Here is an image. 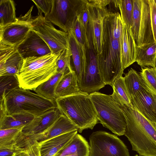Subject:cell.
<instances>
[{
	"label": "cell",
	"instance_id": "836d02e7",
	"mask_svg": "<svg viewBox=\"0 0 156 156\" xmlns=\"http://www.w3.org/2000/svg\"><path fill=\"white\" fill-rule=\"evenodd\" d=\"M0 98H1L11 90L20 87L17 76H0Z\"/></svg>",
	"mask_w": 156,
	"mask_h": 156
},
{
	"label": "cell",
	"instance_id": "83f0119b",
	"mask_svg": "<svg viewBox=\"0 0 156 156\" xmlns=\"http://www.w3.org/2000/svg\"><path fill=\"white\" fill-rule=\"evenodd\" d=\"M136 62L142 67H156V41L145 49L138 48Z\"/></svg>",
	"mask_w": 156,
	"mask_h": 156
},
{
	"label": "cell",
	"instance_id": "cb8c5ba5",
	"mask_svg": "<svg viewBox=\"0 0 156 156\" xmlns=\"http://www.w3.org/2000/svg\"><path fill=\"white\" fill-rule=\"evenodd\" d=\"M23 61V58L16 49L6 59L0 62V76H17Z\"/></svg>",
	"mask_w": 156,
	"mask_h": 156
},
{
	"label": "cell",
	"instance_id": "5b68a950",
	"mask_svg": "<svg viewBox=\"0 0 156 156\" xmlns=\"http://www.w3.org/2000/svg\"><path fill=\"white\" fill-rule=\"evenodd\" d=\"M131 32L137 46L145 49L156 41V4L154 0H133Z\"/></svg>",
	"mask_w": 156,
	"mask_h": 156
},
{
	"label": "cell",
	"instance_id": "3957f363",
	"mask_svg": "<svg viewBox=\"0 0 156 156\" xmlns=\"http://www.w3.org/2000/svg\"><path fill=\"white\" fill-rule=\"evenodd\" d=\"M108 12L104 22L101 52L97 55L100 73L106 85L112 86L115 79L122 75L124 69L121 58L122 40L112 35Z\"/></svg>",
	"mask_w": 156,
	"mask_h": 156
},
{
	"label": "cell",
	"instance_id": "52a82bcc",
	"mask_svg": "<svg viewBox=\"0 0 156 156\" xmlns=\"http://www.w3.org/2000/svg\"><path fill=\"white\" fill-rule=\"evenodd\" d=\"M89 96L99 122L117 135H124L126 123L122 106L111 95L97 91Z\"/></svg>",
	"mask_w": 156,
	"mask_h": 156
},
{
	"label": "cell",
	"instance_id": "1f68e13d",
	"mask_svg": "<svg viewBox=\"0 0 156 156\" xmlns=\"http://www.w3.org/2000/svg\"><path fill=\"white\" fill-rule=\"evenodd\" d=\"M72 29L80 46L83 54L86 56L87 48L88 46L86 30L77 17Z\"/></svg>",
	"mask_w": 156,
	"mask_h": 156
},
{
	"label": "cell",
	"instance_id": "5bb4252c",
	"mask_svg": "<svg viewBox=\"0 0 156 156\" xmlns=\"http://www.w3.org/2000/svg\"><path fill=\"white\" fill-rule=\"evenodd\" d=\"M16 49L23 59L31 57H39L52 53L47 43L32 29Z\"/></svg>",
	"mask_w": 156,
	"mask_h": 156
},
{
	"label": "cell",
	"instance_id": "f6af8a7d",
	"mask_svg": "<svg viewBox=\"0 0 156 156\" xmlns=\"http://www.w3.org/2000/svg\"><path fill=\"white\" fill-rule=\"evenodd\" d=\"M134 156H140L139 155L136 154Z\"/></svg>",
	"mask_w": 156,
	"mask_h": 156
},
{
	"label": "cell",
	"instance_id": "30bf717a",
	"mask_svg": "<svg viewBox=\"0 0 156 156\" xmlns=\"http://www.w3.org/2000/svg\"><path fill=\"white\" fill-rule=\"evenodd\" d=\"M87 7L89 18L86 28L87 48L92 49L97 55L101 52L104 20L109 12L105 7L96 6L88 1Z\"/></svg>",
	"mask_w": 156,
	"mask_h": 156
},
{
	"label": "cell",
	"instance_id": "e0dca14e",
	"mask_svg": "<svg viewBox=\"0 0 156 156\" xmlns=\"http://www.w3.org/2000/svg\"><path fill=\"white\" fill-rule=\"evenodd\" d=\"M78 129L65 115L61 114L54 122L43 132L27 138L40 142L53 137L67 133Z\"/></svg>",
	"mask_w": 156,
	"mask_h": 156
},
{
	"label": "cell",
	"instance_id": "ac0fdd59",
	"mask_svg": "<svg viewBox=\"0 0 156 156\" xmlns=\"http://www.w3.org/2000/svg\"><path fill=\"white\" fill-rule=\"evenodd\" d=\"M138 48L130 29L122 21L121 58L122 68L124 70L136 62Z\"/></svg>",
	"mask_w": 156,
	"mask_h": 156
},
{
	"label": "cell",
	"instance_id": "8d00e7d4",
	"mask_svg": "<svg viewBox=\"0 0 156 156\" xmlns=\"http://www.w3.org/2000/svg\"><path fill=\"white\" fill-rule=\"evenodd\" d=\"M110 26L113 37L117 39L122 40V20L120 14L109 12Z\"/></svg>",
	"mask_w": 156,
	"mask_h": 156
},
{
	"label": "cell",
	"instance_id": "8fae6325",
	"mask_svg": "<svg viewBox=\"0 0 156 156\" xmlns=\"http://www.w3.org/2000/svg\"><path fill=\"white\" fill-rule=\"evenodd\" d=\"M79 85L81 91L89 94L98 91L106 85L100 73L97 54L88 48H87L86 62Z\"/></svg>",
	"mask_w": 156,
	"mask_h": 156
},
{
	"label": "cell",
	"instance_id": "7bdbcfd3",
	"mask_svg": "<svg viewBox=\"0 0 156 156\" xmlns=\"http://www.w3.org/2000/svg\"><path fill=\"white\" fill-rule=\"evenodd\" d=\"M153 98L156 103V95L152 94Z\"/></svg>",
	"mask_w": 156,
	"mask_h": 156
},
{
	"label": "cell",
	"instance_id": "f35d334b",
	"mask_svg": "<svg viewBox=\"0 0 156 156\" xmlns=\"http://www.w3.org/2000/svg\"><path fill=\"white\" fill-rule=\"evenodd\" d=\"M38 10V15L44 14L46 17L51 11L52 6V0H32Z\"/></svg>",
	"mask_w": 156,
	"mask_h": 156
},
{
	"label": "cell",
	"instance_id": "d4e9b609",
	"mask_svg": "<svg viewBox=\"0 0 156 156\" xmlns=\"http://www.w3.org/2000/svg\"><path fill=\"white\" fill-rule=\"evenodd\" d=\"M112 86L113 92L111 96L114 100L121 106L126 105L133 108L125 84L124 77L122 75L117 77Z\"/></svg>",
	"mask_w": 156,
	"mask_h": 156
},
{
	"label": "cell",
	"instance_id": "d6986e66",
	"mask_svg": "<svg viewBox=\"0 0 156 156\" xmlns=\"http://www.w3.org/2000/svg\"><path fill=\"white\" fill-rule=\"evenodd\" d=\"M78 130L39 142L41 156H55L66 147L77 133Z\"/></svg>",
	"mask_w": 156,
	"mask_h": 156
},
{
	"label": "cell",
	"instance_id": "f546056e",
	"mask_svg": "<svg viewBox=\"0 0 156 156\" xmlns=\"http://www.w3.org/2000/svg\"><path fill=\"white\" fill-rule=\"evenodd\" d=\"M116 7H118L122 21L129 29L132 23L133 0H113Z\"/></svg>",
	"mask_w": 156,
	"mask_h": 156
},
{
	"label": "cell",
	"instance_id": "f1b7e54d",
	"mask_svg": "<svg viewBox=\"0 0 156 156\" xmlns=\"http://www.w3.org/2000/svg\"><path fill=\"white\" fill-rule=\"evenodd\" d=\"M15 2L11 0L0 1V28L16 22Z\"/></svg>",
	"mask_w": 156,
	"mask_h": 156
},
{
	"label": "cell",
	"instance_id": "9c48e42d",
	"mask_svg": "<svg viewBox=\"0 0 156 156\" xmlns=\"http://www.w3.org/2000/svg\"><path fill=\"white\" fill-rule=\"evenodd\" d=\"M32 29L47 43L52 54H59L70 48L68 32L56 29L42 15L32 17Z\"/></svg>",
	"mask_w": 156,
	"mask_h": 156
},
{
	"label": "cell",
	"instance_id": "4fadbf2b",
	"mask_svg": "<svg viewBox=\"0 0 156 156\" xmlns=\"http://www.w3.org/2000/svg\"><path fill=\"white\" fill-rule=\"evenodd\" d=\"M77 0H52L50 12L45 17L63 31L72 29L76 18Z\"/></svg>",
	"mask_w": 156,
	"mask_h": 156
},
{
	"label": "cell",
	"instance_id": "7c38bea8",
	"mask_svg": "<svg viewBox=\"0 0 156 156\" xmlns=\"http://www.w3.org/2000/svg\"><path fill=\"white\" fill-rule=\"evenodd\" d=\"M33 6L17 20L0 28V42L16 48L26 38L32 29L31 21Z\"/></svg>",
	"mask_w": 156,
	"mask_h": 156
},
{
	"label": "cell",
	"instance_id": "d590c367",
	"mask_svg": "<svg viewBox=\"0 0 156 156\" xmlns=\"http://www.w3.org/2000/svg\"><path fill=\"white\" fill-rule=\"evenodd\" d=\"M72 55L70 48L65 49L61 52L57 62V73L62 72L65 74L72 71L70 61Z\"/></svg>",
	"mask_w": 156,
	"mask_h": 156
},
{
	"label": "cell",
	"instance_id": "4316f807",
	"mask_svg": "<svg viewBox=\"0 0 156 156\" xmlns=\"http://www.w3.org/2000/svg\"><path fill=\"white\" fill-rule=\"evenodd\" d=\"M124 78L126 87L130 98L142 89H148L140 74L133 68H131L125 74Z\"/></svg>",
	"mask_w": 156,
	"mask_h": 156
},
{
	"label": "cell",
	"instance_id": "8992f818",
	"mask_svg": "<svg viewBox=\"0 0 156 156\" xmlns=\"http://www.w3.org/2000/svg\"><path fill=\"white\" fill-rule=\"evenodd\" d=\"M60 54L51 53L39 57L23 58L21 68L17 75L20 87L34 91L38 86L57 73V62Z\"/></svg>",
	"mask_w": 156,
	"mask_h": 156
},
{
	"label": "cell",
	"instance_id": "6da1fadb",
	"mask_svg": "<svg viewBox=\"0 0 156 156\" xmlns=\"http://www.w3.org/2000/svg\"><path fill=\"white\" fill-rule=\"evenodd\" d=\"M126 126L124 135L141 156H156V123L134 108L122 106Z\"/></svg>",
	"mask_w": 156,
	"mask_h": 156
},
{
	"label": "cell",
	"instance_id": "9a60e30c",
	"mask_svg": "<svg viewBox=\"0 0 156 156\" xmlns=\"http://www.w3.org/2000/svg\"><path fill=\"white\" fill-rule=\"evenodd\" d=\"M62 114L57 108L34 117L33 120L24 126L20 138L28 137L40 133L49 127Z\"/></svg>",
	"mask_w": 156,
	"mask_h": 156
},
{
	"label": "cell",
	"instance_id": "ba28073f",
	"mask_svg": "<svg viewBox=\"0 0 156 156\" xmlns=\"http://www.w3.org/2000/svg\"><path fill=\"white\" fill-rule=\"evenodd\" d=\"M89 156H130L129 150L116 136L105 131L93 132L89 137Z\"/></svg>",
	"mask_w": 156,
	"mask_h": 156
},
{
	"label": "cell",
	"instance_id": "d6a6232c",
	"mask_svg": "<svg viewBox=\"0 0 156 156\" xmlns=\"http://www.w3.org/2000/svg\"><path fill=\"white\" fill-rule=\"evenodd\" d=\"M140 75L148 89L156 95V67L142 68Z\"/></svg>",
	"mask_w": 156,
	"mask_h": 156
},
{
	"label": "cell",
	"instance_id": "7402d4cb",
	"mask_svg": "<svg viewBox=\"0 0 156 156\" xmlns=\"http://www.w3.org/2000/svg\"><path fill=\"white\" fill-rule=\"evenodd\" d=\"M90 146L88 142L81 135L76 134L70 143L55 156L74 155L89 156Z\"/></svg>",
	"mask_w": 156,
	"mask_h": 156
},
{
	"label": "cell",
	"instance_id": "74e56055",
	"mask_svg": "<svg viewBox=\"0 0 156 156\" xmlns=\"http://www.w3.org/2000/svg\"><path fill=\"white\" fill-rule=\"evenodd\" d=\"M76 13V17L86 30L89 18L87 0H77Z\"/></svg>",
	"mask_w": 156,
	"mask_h": 156
},
{
	"label": "cell",
	"instance_id": "4dcf8cb0",
	"mask_svg": "<svg viewBox=\"0 0 156 156\" xmlns=\"http://www.w3.org/2000/svg\"><path fill=\"white\" fill-rule=\"evenodd\" d=\"M23 127L0 129V147L17 144Z\"/></svg>",
	"mask_w": 156,
	"mask_h": 156
},
{
	"label": "cell",
	"instance_id": "44dd1931",
	"mask_svg": "<svg viewBox=\"0 0 156 156\" xmlns=\"http://www.w3.org/2000/svg\"><path fill=\"white\" fill-rule=\"evenodd\" d=\"M83 92L79 88L75 73L72 71L63 75L58 84L55 93L57 98Z\"/></svg>",
	"mask_w": 156,
	"mask_h": 156
},
{
	"label": "cell",
	"instance_id": "ab89813d",
	"mask_svg": "<svg viewBox=\"0 0 156 156\" xmlns=\"http://www.w3.org/2000/svg\"><path fill=\"white\" fill-rule=\"evenodd\" d=\"M23 149L17 144L0 147V156H13L15 153Z\"/></svg>",
	"mask_w": 156,
	"mask_h": 156
},
{
	"label": "cell",
	"instance_id": "60d3db41",
	"mask_svg": "<svg viewBox=\"0 0 156 156\" xmlns=\"http://www.w3.org/2000/svg\"><path fill=\"white\" fill-rule=\"evenodd\" d=\"M87 1L90 3L102 7H105L107 5L112 2V0H91Z\"/></svg>",
	"mask_w": 156,
	"mask_h": 156
},
{
	"label": "cell",
	"instance_id": "277c9868",
	"mask_svg": "<svg viewBox=\"0 0 156 156\" xmlns=\"http://www.w3.org/2000/svg\"><path fill=\"white\" fill-rule=\"evenodd\" d=\"M57 108L81 133L84 129H93L98 123L94 106L89 94L83 92L58 98L55 100Z\"/></svg>",
	"mask_w": 156,
	"mask_h": 156
},
{
	"label": "cell",
	"instance_id": "2e32d148",
	"mask_svg": "<svg viewBox=\"0 0 156 156\" xmlns=\"http://www.w3.org/2000/svg\"><path fill=\"white\" fill-rule=\"evenodd\" d=\"M133 108L145 118L156 123V103L152 94L143 89L131 98Z\"/></svg>",
	"mask_w": 156,
	"mask_h": 156
},
{
	"label": "cell",
	"instance_id": "603a6c76",
	"mask_svg": "<svg viewBox=\"0 0 156 156\" xmlns=\"http://www.w3.org/2000/svg\"><path fill=\"white\" fill-rule=\"evenodd\" d=\"M34 117L26 112H20L0 117V129L24 127L30 123Z\"/></svg>",
	"mask_w": 156,
	"mask_h": 156
},
{
	"label": "cell",
	"instance_id": "7a4b0ae2",
	"mask_svg": "<svg viewBox=\"0 0 156 156\" xmlns=\"http://www.w3.org/2000/svg\"><path fill=\"white\" fill-rule=\"evenodd\" d=\"M19 87L0 98V116L26 112L34 117L57 108L55 101Z\"/></svg>",
	"mask_w": 156,
	"mask_h": 156
},
{
	"label": "cell",
	"instance_id": "e575fe53",
	"mask_svg": "<svg viewBox=\"0 0 156 156\" xmlns=\"http://www.w3.org/2000/svg\"><path fill=\"white\" fill-rule=\"evenodd\" d=\"M17 144L23 148L27 156H41L39 142L37 140L22 138Z\"/></svg>",
	"mask_w": 156,
	"mask_h": 156
},
{
	"label": "cell",
	"instance_id": "ee69618b",
	"mask_svg": "<svg viewBox=\"0 0 156 156\" xmlns=\"http://www.w3.org/2000/svg\"><path fill=\"white\" fill-rule=\"evenodd\" d=\"M66 156H76V155H67Z\"/></svg>",
	"mask_w": 156,
	"mask_h": 156
},
{
	"label": "cell",
	"instance_id": "ffe728a7",
	"mask_svg": "<svg viewBox=\"0 0 156 156\" xmlns=\"http://www.w3.org/2000/svg\"><path fill=\"white\" fill-rule=\"evenodd\" d=\"M68 33L73 62V66L71 68L72 70L75 72L76 76L79 83L86 62V56L83 54L72 29H71Z\"/></svg>",
	"mask_w": 156,
	"mask_h": 156
},
{
	"label": "cell",
	"instance_id": "484cf974",
	"mask_svg": "<svg viewBox=\"0 0 156 156\" xmlns=\"http://www.w3.org/2000/svg\"><path fill=\"white\" fill-rule=\"evenodd\" d=\"M64 74L62 72L57 73L38 86L34 91L46 99L55 101L57 98L55 93L56 89Z\"/></svg>",
	"mask_w": 156,
	"mask_h": 156
},
{
	"label": "cell",
	"instance_id": "b9f144b4",
	"mask_svg": "<svg viewBox=\"0 0 156 156\" xmlns=\"http://www.w3.org/2000/svg\"><path fill=\"white\" fill-rule=\"evenodd\" d=\"M13 156H27L23 149L15 153Z\"/></svg>",
	"mask_w": 156,
	"mask_h": 156
}]
</instances>
